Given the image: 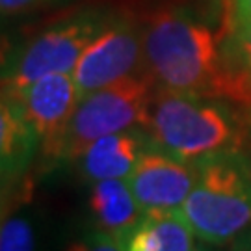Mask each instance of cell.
Instances as JSON below:
<instances>
[{
	"label": "cell",
	"mask_w": 251,
	"mask_h": 251,
	"mask_svg": "<svg viewBox=\"0 0 251 251\" xmlns=\"http://www.w3.org/2000/svg\"><path fill=\"white\" fill-rule=\"evenodd\" d=\"M206 246H208V244H206ZM206 246H194L192 251H214V250H210V248H206Z\"/></svg>",
	"instance_id": "7402d4cb"
},
{
	"label": "cell",
	"mask_w": 251,
	"mask_h": 251,
	"mask_svg": "<svg viewBox=\"0 0 251 251\" xmlns=\"http://www.w3.org/2000/svg\"><path fill=\"white\" fill-rule=\"evenodd\" d=\"M145 71L160 88L251 110V71L233 60L222 34L182 9H162L144 26Z\"/></svg>",
	"instance_id": "6da1fadb"
},
{
	"label": "cell",
	"mask_w": 251,
	"mask_h": 251,
	"mask_svg": "<svg viewBox=\"0 0 251 251\" xmlns=\"http://www.w3.org/2000/svg\"><path fill=\"white\" fill-rule=\"evenodd\" d=\"M225 43L234 62L251 71V21L244 25H233L231 37Z\"/></svg>",
	"instance_id": "5bb4252c"
},
{
	"label": "cell",
	"mask_w": 251,
	"mask_h": 251,
	"mask_svg": "<svg viewBox=\"0 0 251 251\" xmlns=\"http://www.w3.org/2000/svg\"><path fill=\"white\" fill-rule=\"evenodd\" d=\"M126 182L142 214L180 208L196 182V164L147 144Z\"/></svg>",
	"instance_id": "ba28073f"
},
{
	"label": "cell",
	"mask_w": 251,
	"mask_h": 251,
	"mask_svg": "<svg viewBox=\"0 0 251 251\" xmlns=\"http://www.w3.org/2000/svg\"><path fill=\"white\" fill-rule=\"evenodd\" d=\"M196 164V182L180 206L196 238L224 246L251 225V168L242 151L210 154Z\"/></svg>",
	"instance_id": "3957f363"
},
{
	"label": "cell",
	"mask_w": 251,
	"mask_h": 251,
	"mask_svg": "<svg viewBox=\"0 0 251 251\" xmlns=\"http://www.w3.org/2000/svg\"><path fill=\"white\" fill-rule=\"evenodd\" d=\"M8 205H9V201L8 203H4V205H0V220L8 214Z\"/></svg>",
	"instance_id": "44dd1931"
},
{
	"label": "cell",
	"mask_w": 251,
	"mask_h": 251,
	"mask_svg": "<svg viewBox=\"0 0 251 251\" xmlns=\"http://www.w3.org/2000/svg\"><path fill=\"white\" fill-rule=\"evenodd\" d=\"M108 17L110 11L106 9H80L43 28L25 45L15 47L6 65L0 69V91L21 90L47 75H73L78 58L104 26Z\"/></svg>",
	"instance_id": "277c9868"
},
{
	"label": "cell",
	"mask_w": 251,
	"mask_h": 251,
	"mask_svg": "<svg viewBox=\"0 0 251 251\" xmlns=\"http://www.w3.org/2000/svg\"><path fill=\"white\" fill-rule=\"evenodd\" d=\"M246 158H248V164H250L251 168V130L250 134H248V152H246Z\"/></svg>",
	"instance_id": "ffe728a7"
},
{
	"label": "cell",
	"mask_w": 251,
	"mask_h": 251,
	"mask_svg": "<svg viewBox=\"0 0 251 251\" xmlns=\"http://www.w3.org/2000/svg\"><path fill=\"white\" fill-rule=\"evenodd\" d=\"M116 238L123 251H192L196 246V234L180 208L144 212Z\"/></svg>",
	"instance_id": "9c48e42d"
},
{
	"label": "cell",
	"mask_w": 251,
	"mask_h": 251,
	"mask_svg": "<svg viewBox=\"0 0 251 251\" xmlns=\"http://www.w3.org/2000/svg\"><path fill=\"white\" fill-rule=\"evenodd\" d=\"M0 251H36V233L25 216H4L0 220Z\"/></svg>",
	"instance_id": "4fadbf2b"
},
{
	"label": "cell",
	"mask_w": 251,
	"mask_h": 251,
	"mask_svg": "<svg viewBox=\"0 0 251 251\" xmlns=\"http://www.w3.org/2000/svg\"><path fill=\"white\" fill-rule=\"evenodd\" d=\"M15 184V179H9V177H4L0 175V205L8 203L9 196H11V186Z\"/></svg>",
	"instance_id": "d6986e66"
},
{
	"label": "cell",
	"mask_w": 251,
	"mask_h": 251,
	"mask_svg": "<svg viewBox=\"0 0 251 251\" xmlns=\"http://www.w3.org/2000/svg\"><path fill=\"white\" fill-rule=\"evenodd\" d=\"M6 95L21 106L26 121L36 132L41 152L50 158H62L65 132L80 100L71 73L47 75Z\"/></svg>",
	"instance_id": "52a82bcc"
},
{
	"label": "cell",
	"mask_w": 251,
	"mask_h": 251,
	"mask_svg": "<svg viewBox=\"0 0 251 251\" xmlns=\"http://www.w3.org/2000/svg\"><path fill=\"white\" fill-rule=\"evenodd\" d=\"M147 147V138L136 130H123L102 136L80 152L78 168L84 179L97 182L106 179H126L140 154Z\"/></svg>",
	"instance_id": "30bf717a"
},
{
	"label": "cell",
	"mask_w": 251,
	"mask_h": 251,
	"mask_svg": "<svg viewBox=\"0 0 251 251\" xmlns=\"http://www.w3.org/2000/svg\"><path fill=\"white\" fill-rule=\"evenodd\" d=\"M234 108L224 100L154 88L144 125L147 144L192 164L218 152L242 151L246 132Z\"/></svg>",
	"instance_id": "7a4b0ae2"
},
{
	"label": "cell",
	"mask_w": 251,
	"mask_h": 251,
	"mask_svg": "<svg viewBox=\"0 0 251 251\" xmlns=\"http://www.w3.org/2000/svg\"><path fill=\"white\" fill-rule=\"evenodd\" d=\"M58 0H0V17H17L26 15L36 9L50 6Z\"/></svg>",
	"instance_id": "2e32d148"
},
{
	"label": "cell",
	"mask_w": 251,
	"mask_h": 251,
	"mask_svg": "<svg viewBox=\"0 0 251 251\" xmlns=\"http://www.w3.org/2000/svg\"><path fill=\"white\" fill-rule=\"evenodd\" d=\"M13 49H15V45H11V39H9V36H8V34H4V32L0 30V69L6 65L9 54L13 52Z\"/></svg>",
	"instance_id": "ac0fdd59"
},
{
	"label": "cell",
	"mask_w": 251,
	"mask_h": 251,
	"mask_svg": "<svg viewBox=\"0 0 251 251\" xmlns=\"http://www.w3.org/2000/svg\"><path fill=\"white\" fill-rule=\"evenodd\" d=\"M37 151V136L21 106L0 91V175L19 180Z\"/></svg>",
	"instance_id": "8fae6325"
},
{
	"label": "cell",
	"mask_w": 251,
	"mask_h": 251,
	"mask_svg": "<svg viewBox=\"0 0 251 251\" xmlns=\"http://www.w3.org/2000/svg\"><path fill=\"white\" fill-rule=\"evenodd\" d=\"M152 93L154 80L145 71L80 97L65 132L62 158L76 160L91 142L102 136L144 126Z\"/></svg>",
	"instance_id": "5b68a950"
},
{
	"label": "cell",
	"mask_w": 251,
	"mask_h": 251,
	"mask_svg": "<svg viewBox=\"0 0 251 251\" xmlns=\"http://www.w3.org/2000/svg\"><path fill=\"white\" fill-rule=\"evenodd\" d=\"M65 251H123L116 234L108 233V231H93L73 240Z\"/></svg>",
	"instance_id": "9a60e30c"
},
{
	"label": "cell",
	"mask_w": 251,
	"mask_h": 251,
	"mask_svg": "<svg viewBox=\"0 0 251 251\" xmlns=\"http://www.w3.org/2000/svg\"><path fill=\"white\" fill-rule=\"evenodd\" d=\"M90 210L100 231L123 233L142 216L126 179H106L93 182Z\"/></svg>",
	"instance_id": "7c38bea8"
},
{
	"label": "cell",
	"mask_w": 251,
	"mask_h": 251,
	"mask_svg": "<svg viewBox=\"0 0 251 251\" xmlns=\"http://www.w3.org/2000/svg\"><path fill=\"white\" fill-rule=\"evenodd\" d=\"M144 62V32L128 15L110 13L76 62L73 78L80 97L140 71Z\"/></svg>",
	"instance_id": "8992f818"
},
{
	"label": "cell",
	"mask_w": 251,
	"mask_h": 251,
	"mask_svg": "<svg viewBox=\"0 0 251 251\" xmlns=\"http://www.w3.org/2000/svg\"><path fill=\"white\" fill-rule=\"evenodd\" d=\"M251 21V0H236L233 25H244Z\"/></svg>",
	"instance_id": "e0dca14e"
}]
</instances>
